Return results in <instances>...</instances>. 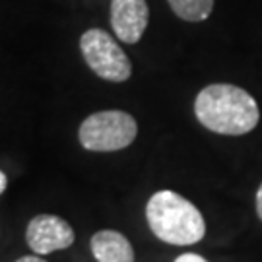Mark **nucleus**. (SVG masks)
Segmentation results:
<instances>
[{"instance_id": "1", "label": "nucleus", "mask_w": 262, "mask_h": 262, "mask_svg": "<svg viewBox=\"0 0 262 262\" xmlns=\"http://www.w3.org/2000/svg\"><path fill=\"white\" fill-rule=\"evenodd\" d=\"M194 113L208 130L241 136L260 121V109L249 92L231 84H212L196 95Z\"/></svg>"}, {"instance_id": "2", "label": "nucleus", "mask_w": 262, "mask_h": 262, "mask_svg": "<svg viewBox=\"0 0 262 262\" xmlns=\"http://www.w3.org/2000/svg\"><path fill=\"white\" fill-rule=\"evenodd\" d=\"M146 217L154 235L169 245L187 247L206 235V222L200 210L173 190H158L148 200Z\"/></svg>"}, {"instance_id": "3", "label": "nucleus", "mask_w": 262, "mask_h": 262, "mask_svg": "<svg viewBox=\"0 0 262 262\" xmlns=\"http://www.w3.org/2000/svg\"><path fill=\"white\" fill-rule=\"evenodd\" d=\"M138 124L124 111L94 113L80 124L78 138L90 151H117L128 148L136 140Z\"/></svg>"}, {"instance_id": "4", "label": "nucleus", "mask_w": 262, "mask_h": 262, "mask_svg": "<svg viewBox=\"0 0 262 262\" xmlns=\"http://www.w3.org/2000/svg\"><path fill=\"white\" fill-rule=\"evenodd\" d=\"M88 66L107 82H126L132 74L130 58L103 29H88L80 39Z\"/></svg>"}, {"instance_id": "5", "label": "nucleus", "mask_w": 262, "mask_h": 262, "mask_svg": "<svg viewBox=\"0 0 262 262\" xmlns=\"http://www.w3.org/2000/svg\"><path fill=\"white\" fill-rule=\"evenodd\" d=\"M74 239L76 235L70 224L53 214L35 215L26 229V241L29 249L41 256L68 249L74 243Z\"/></svg>"}, {"instance_id": "6", "label": "nucleus", "mask_w": 262, "mask_h": 262, "mask_svg": "<svg viewBox=\"0 0 262 262\" xmlns=\"http://www.w3.org/2000/svg\"><path fill=\"white\" fill-rule=\"evenodd\" d=\"M150 21L146 0H111V26L122 43H138Z\"/></svg>"}, {"instance_id": "7", "label": "nucleus", "mask_w": 262, "mask_h": 262, "mask_svg": "<svg viewBox=\"0 0 262 262\" xmlns=\"http://www.w3.org/2000/svg\"><path fill=\"white\" fill-rule=\"evenodd\" d=\"M92 253L97 262H134L130 241L113 229L97 231L92 237Z\"/></svg>"}, {"instance_id": "8", "label": "nucleus", "mask_w": 262, "mask_h": 262, "mask_svg": "<svg viewBox=\"0 0 262 262\" xmlns=\"http://www.w3.org/2000/svg\"><path fill=\"white\" fill-rule=\"evenodd\" d=\"M171 10L185 21H204L214 10V0H167Z\"/></svg>"}, {"instance_id": "9", "label": "nucleus", "mask_w": 262, "mask_h": 262, "mask_svg": "<svg viewBox=\"0 0 262 262\" xmlns=\"http://www.w3.org/2000/svg\"><path fill=\"white\" fill-rule=\"evenodd\" d=\"M175 262H208L204 256H200V254H194V253H185L177 256V260Z\"/></svg>"}, {"instance_id": "10", "label": "nucleus", "mask_w": 262, "mask_h": 262, "mask_svg": "<svg viewBox=\"0 0 262 262\" xmlns=\"http://www.w3.org/2000/svg\"><path fill=\"white\" fill-rule=\"evenodd\" d=\"M16 262H47L45 258H41V254H28V256H21Z\"/></svg>"}, {"instance_id": "11", "label": "nucleus", "mask_w": 262, "mask_h": 262, "mask_svg": "<svg viewBox=\"0 0 262 262\" xmlns=\"http://www.w3.org/2000/svg\"><path fill=\"white\" fill-rule=\"evenodd\" d=\"M256 214H258V217H260L262 222V185L256 190Z\"/></svg>"}, {"instance_id": "12", "label": "nucleus", "mask_w": 262, "mask_h": 262, "mask_svg": "<svg viewBox=\"0 0 262 262\" xmlns=\"http://www.w3.org/2000/svg\"><path fill=\"white\" fill-rule=\"evenodd\" d=\"M6 187H8V179H6V175L0 171V194L6 190Z\"/></svg>"}]
</instances>
